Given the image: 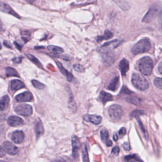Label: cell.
<instances>
[{"mask_svg":"<svg viewBox=\"0 0 162 162\" xmlns=\"http://www.w3.org/2000/svg\"><path fill=\"white\" fill-rule=\"evenodd\" d=\"M113 34L109 30H106L104 32V34L103 36H99L97 38L96 40L98 42H101L103 40L110 39L113 37Z\"/></svg>","mask_w":162,"mask_h":162,"instance_id":"44dd1931","label":"cell"},{"mask_svg":"<svg viewBox=\"0 0 162 162\" xmlns=\"http://www.w3.org/2000/svg\"><path fill=\"white\" fill-rule=\"evenodd\" d=\"M14 44H15L16 47L18 50H21L22 48V45H20V44H18L16 41H14Z\"/></svg>","mask_w":162,"mask_h":162,"instance_id":"ab89813d","label":"cell"},{"mask_svg":"<svg viewBox=\"0 0 162 162\" xmlns=\"http://www.w3.org/2000/svg\"><path fill=\"white\" fill-rule=\"evenodd\" d=\"M22 39L24 40L25 42H28L29 40V38H26V37H22Z\"/></svg>","mask_w":162,"mask_h":162,"instance_id":"ee69618b","label":"cell"},{"mask_svg":"<svg viewBox=\"0 0 162 162\" xmlns=\"http://www.w3.org/2000/svg\"><path fill=\"white\" fill-rule=\"evenodd\" d=\"M25 87L24 83L22 81L18 79H14L11 81V88L13 90H17Z\"/></svg>","mask_w":162,"mask_h":162,"instance_id":"ffe728a7","label":"cell"},{"mask_svg":"<svg viewBox=\"0 0 162 162\" xmlns=\"http://www.w3.org/2000/svg\"><path fill=\"white\" fill-rule=\"evenodd\" d=\"M127 100L128 101L132 103L133 104L135 105H140L141 103L142 100L140 99L138 97L136 96H131V97H128L127 98Z\"/></svg>","mask_w":162,"mask_h":162,"instance_id":"d4e9b609","label":"cell"},{"mask_svg":"<svg viewBox=\"0 0 162 162\" xmlns=\"http://www.w3.org/2000/svg\"><path fill=\"white\" fill-rule=\"evenodd\" d=\"M47 49L49 51L56 54L62 53L64 52V49H63L56 46H53V45H49L47 47Z\"/></svg>","mask_w":162,"mask_h":162,"instance_id":"7402d4cb","label":"cell"},{"mask_svg":"<svg viewBox=\"0 0 162 162\" xmlns=\"http://www.w3.org/2000/svg\"><path fill=\"white\" fill-rule=\"evenodd\" d=\"M123 147H124V149L127 151H128L131 149V147H130V145H129V143L128 142H125L124 144L123 145Z\"/></svg>","mask_w":162,"mask_h":162,"instance_id":"d590c367","label":"cell"},{"mask_svg":"<svg viewBox=\"0 0 162 162\" xmlns=\"http://www.w3.org/2000/svg\"><path fill=\"white\" fill-rule=\"evenodd\" d=\"M119 86V78L118 76L113 78L108 86V88L112 91H115Z\"/></svg>","mask_w":162,"mask_h":162,"instance_id":"e0dca14e","label":"cell"},{"mask_svg":"<svg viewBox=\"0 0 162 162\" xmlns=\"http://www.w3.org/2000/svg\"><path fill=\"white\" fill-rule=\"evenodd\" d=\"M74 70L76 71L80 72H83L84 71V68L83 66L79 64H75L73 66Z\"/></svg>","mask_w":162,"mask_h":162,"instance_id":"f546056e","label":"cell"},{"mask_svg":"<svg viewBox=\"0 0 162 162\" xmlns=\"http://www.w3.org/2000/svg\"><path fill=\"white\" fill-rule=\"evenodd\" d=\"M12 61L15 63H20L22 61V58L21 57H18L14 58V59H12Z\"/></svg>","mask_w":162,"mask_h":162,"instance_id":"74e56055","label":"cell"},{"mask_svg":"<svg viewBox=\"0 0 162 162\" xmlns=\"http://www.w3.org/2000/svg\"><path fill=\"white\" fill-rule=\"evenodd\" d=\"M151 48L150 40L145 38L140 40L134 46L132 49V53L135 55L147 53Z\"/></svg>","mask_w":162,"mask_h":162,"instance_id":"7a4b0ae2","label":"cell"},{"mask_svg":"<svg viewBox=\"0 0 162 162\" xmlns=\"http://www.w3.org/2000/svg\"><path fill=\"white\" fill-rule=\"evenodd\" d=\"M125 159L127 160V161H130V160L132 159H135L136 161H140V159L137 157L136 155H132V156H126L125 157Z\"/></svg>","mask_w":162,"mask_h":162,"instance_id":"1f68e13d","label":"cell"},{"mask_svg":"<svg viewBox=\"0 0 162 162\" xmlns=\"http://www.w3.org/2000/svg\"><path fill=\"white\" fill-rule=\"evenodd\" d=\"M6 75L7 77H18V74L16 70L11 67L6 68Z\"/></svg>","mask_w":162,"mask_h":162,"instance_id":"603a6c76","label":"cell"},{"mask_svg":"<svg viewBox=\"0 0 162 162\" xmlns=\"http://www.w3.org/2000/svg\"><path fill=\"white\" fill-rule=\"evenodd\" d=\"M3 147L5 152L9 155L14 156L16 155L18 152L17 147L10 142H4Z\"/></svg>","mask_w":162,"mask_h":162,"instance_id":"9c48e42d","label":"cell"},{"mask_svg":"<svg viewBox=\"0 0 162 162\" xmlns=\"http://www.w3.org/2000/svg\"><path fill=\"white\" fill-rule=\"evenodd\" d=\"M100 134H101V137L102 141L103 142H106L109 137V132H108V131L106 129H103L100 132Z\"/></svg>","mask_w":162,"mask_h":162,"instance_id":"484cf974","label":"cell"},{"mask_svg":"<svg viewBox=\"0 0 162 162\" xmlns=\"http://www.w3.org/2000/svg\"><path fill=\"white\" fill-rule=\"evenodd\" d=\"M33 100V95L30 92H25L16 96V100L18 102L30 101Z\"/></svg>","mask_w":162,"mask_h":162,"instance_id":"7c38bea8","label":"cell"},{"mask_svg":"<svg viewBox=\"0 0 162 162\" xmlns=\"http://www.w3.org/2000/svg\"><path fill=\"white\" fill-rule=\"evenodd\" d=\"M82 154L83 159V162H89L88 154L87 152V149L85 146H83L82 149Z\"/></svg>","mask_w":162,"mask_h":162,"instance_id":"83f0119b","label":"cell"},{"mask_svg":"<svg viewBox=\"0 0 162 162\" xmlns=\"http://www.w3.org/2000/svg\"><path fill=\"white\" fill-rule=\"evenodd\" d=\"M10 99L8 96L5 95L0 99V110L3 111L7 109L9 104Z\"/></svg>","mask_w":162,"mask_h":162,"instance_id":"d6986e66","label":"cell"},{"mask_svg":"<svg viewBox=\"0 0 162 162\" xmlns=\"http://www.w3.org/2000/svg\"><path fill=\"white\" fill-rule=\"evenodd\" d=\"M24 139V134L22 131H15L12 134L11 139L16 144H20Z\"/></svg>","mask_w":162,"mask_h":162,"instance_id":"4fadbf2b","label":"cell"},{"mask_svg":"<svg viewBox=\"0 0 162 162\" xmlns=\"http://www.w3.org/2000/svg\"><path fill=\"white\" fill-rule=\"evenodd\" d=\"M35 0H27V1L29 2L30 3H32Z\"/></svg>","mask_w":162,"mask_h":162,"instance_id":"bcb514c9","label":"cell"},{"mask_svg":"<svg viewBox=\"0 0 162 162\" xmlns=\"http://www.w3.org/2000/svg\"><path fill=\"white\" fill-rule=\"evenodd\" d=\"M0 11L4 12V13H6V14H9L19 19H21L20 15H18L10 7L8 4H6V3L0 2Z\"/></svg>","mask_w":162,"mask_h":162,"instance_id":"ba28073f","label":"cell"},{"mask_svg":"<svg viewBox=\"0 0 162 162\" xmlns=\"http://www.w3.org/2000/svg\"><path fill=\"white\" fill-rule=\"evenodd\" d=\"M108 114L111 119L117 121L121 118L123 115V110L119 105L114 104L109 108Z\"/></svg>","mask_w":162,"mask_h":162,"instance_id":"5b68a950","label":"cell"},{"mask_svg":"<svg viewBox=\"0 0 162 162\" xmlns=\"http://www.w3.org/2000/svg\"><path fill=\"white\" fill-rule=\"evenodd\" d=\"M56 64H57V66H58L60 71L61 72L62 74H63L64 76L67 77L68 81H72L73 78V76L72 74L70 72H68L67 70H66L60 62H56Z\"/></svg>","mask_w":162,"mask_h":162,"instance_id":"5bb4252c","label":"cell"},{"mask_svg":"<svg viewBox=\"0 0 162 162\" xmlns=\"http://www.w3.org/2000/svg\"><path fill=\"white\" fill-rule=\"evenodd\" d=\"M15 110L18 115L25 117L30 116L33 112L31 106L27 104L18 105L16 107Z\"/></svg>","mask_w":162,"mask_h":162,"instance_id":"8992f818","label":"cell"},{"mask_svg":"<svg viewBox=\"0 0 162 162\" xmlns=\"http://www.w3.org/2000/svg\"><path fill=\"white\" fill-rule=\"evenodd\" d=\"M26 56H27V58L29 60H30L32 62L34 63L37 66H38L39 68H41V67H42V65L41 64L40 62L38 61V59H37L34 56L30 54H27Z\"/></svg>","mask_w":162,"mask_h":162,"instance_id":"cb8c5ba5","label":"cell"},{"mask_svg":"<svg viewBox=\"0 0 162 162\" xmlns=\"http://www.w3.org/2000/svg\"><path fill=\"white\" fill-rule=\"evenodd\" d=\"M119 68L122 76H125L129 69V62L126 59H124L120 61Z\"/></svg>","mask_w":162,"mask_h":162,"instance_id":"9a60e30c","label":"cell"},{"mask_svg":"<svg viewBox=\"0 0 162 162\" xmlns=\"http://www.w3.org/2000/svg\"><path fill=\"white\" fill-rule=\"evenodd\" d=\"M7 123L9 125L13 127H17L22 126L24 121L21 117L17 116H11L8 118Z\"/></svg>","mask_w":162,"mask_h":162,"instance_id":"8fae6325","label":"cell"},{"mask_svg":"<svg viewBox=\"0 0 162 162\" xmlns=\"http://www.w3.org/2000/svg\"><path fill=\"white\" fill-rule=\"evenodd\" d=\"M121 93L127 94H130L132 92H130L129 89H128L126 87H123L121 89Z\"/></svg>","mask_w":162,"mask_h":162,"instance_id":"836d02e7","label":"cell"},{"mask_svg":"<svg viewBox=\"0 0 162 162\" xmlns=\"http://www.w3.org/2000/svg\"><path fill=\"white\" fill-rule=\"evenodd\" d=\"M153 68V62L150 57H145L140 60L138 68L142 74L146 76H149L152 73Z\"/></svg>","mask_w":162,"mask_h":162,"instance_id":"6da1fadb","label":"cell"},{"mask_svg":"<svg viewBox=\"0 0 162 162\" xmlns=\"http://www.w3.org/2000/svg\"><path fill=\"white\" fill-rule=\"evenodd\" d=\"M132 80L135 87L139 90H145L148 87V82L147 79L140 74H133Z\"/></svg>","mask_w":162,"mask_h":162,"instance_id":"3957f363","label":"cell"},{"mask_svg":"<svg viewBox=\"0 0 162 162\" xmlns=\"http://www.w3.org/2000/svg\"><path fill=\"white\" fill-rule=\"evenodd\" d=\"M112 145V143L111 141L109 140L108 141L106 142V145H107L108 147H111Z\"/></svg>","mask_w":162,"mask_h":162,"instance_id":"b9f144b4","label":"cell"},{"mask_svg":"<svg viewBox=\"0 0 162 162\" xmlns=\"http://www.w3.org/2000/svg\"><path fill=\"white\" fill-rule=\"evenodd\" d=\"M5 152L4 149L0 146V157H3L5 156Z\"/></svg>","mask_w":162,"mask_h":162,"instance_id":"f35d334b","label":"cell"},{"mask_svg":"<svg viewBox=\"0 0 162 162\" xmlns=\"http://www.w3.org/2000/svg\"><path fill=\"white\" fill-rule=\"evenodd\" d=\"M3 45L5 46L6 47L8 48L9 49H12V46L11 44H10V42L9 41H7V40H4L3 42Z\"/></svg>","mask_w":162,"mask_h":162,"instance_id":"8d00e7d4","label":"cell"},{"mask_svg":"<svg viewBox=\"0 0 162 162\" xmlns=\"http://www.w3.org/2000/svg\"><path fill=\"white\" fill-rule=\"evenodd\" d=\"M83 119L86 122H90L95 125H99L102 123V117L97 115L86 114L83 117Z\"/></svg>","mask_w":162,"mask_h":162,"instance_id":"30bf717a","label":"cell"},{"mask_svg":"<svg viewBox=\"0 0 162 162\" xmlns=\"http://www.w3.org/2000/svg\"><path fill=\"white\" fill-rule=\"evenodd\" d=\"M119 153V148L118 146H115L112 148L111 151V154L118 156Z\"/></svg>","mask_w":162,"mask_h":162,"instance_id":"d6a6232c","label":"cell"},{"mask_svg":"<svg viewBox=\"0 0 162 162\" xmlns=\"http://www.w3.org/2000/svg\"><path fill=\"white\" fill-rule=\"evenodd\" d=\"M158 70H159L160 73L162 74V61L159 64V66H158Z\"/></svg>","mask_w":162,"mask_h":162,"instance_id":"60d3db41","label":"cell"},{"mask_svg":"<svg viewBox=\"0 0 162 162\" xmlns=\"http://www.w3.org/2000/svg\"><path fill=\"white\" fill-rule=\"evenodd\" d=\"M2 49V44L0 42V50H1Z\"/></svg>","mask_w":162,"mask_h":162,"instance_id":"7dc6e473","label":"cell"},{"mask_svg":"<svg viewBox=\"0 0 162 162\" xmlns=\"http://www.w3.org/2000/svg\"><path fill=\"white\" fill-rule=\"evenodd\" d=\"M69 107L74 112L76 111L77 110V106H76V103L74 100V99L71 95H70V97H69Z\"/></svg>","mask_w":162,"mask_h":162,"instance_id":"4316f807","label":"cell"},{"mask_svg":"<svg viewBox=\"0 0 162 162\" xmlns=\"http://www.w3.org/2000/svg\"><path fill=\"white\" fill-rule=\"evenodd\" d=\"M119 135L121 137H123L124 135H125L126 134V131L125 128H124V127H122V128H120V130L119 131Z\"/></svg>","mask_w":162,"mask_h":162,"instance_id":"e575fe53","label":"cell"},{"mask_svg":"<svg viewBox=\"0 0 162 162\" xmlns=\"http://www.w3.org/2000/svg\"><path fill=\"white\" fill-rule=\"evenodd\" d=\"M154 84L158 88L162 89V78H156L154 80Z\"/></svg>","mask_w":162,"mask_h":162,"instance_id":"4dcf8cb0","label":"cell"},{"mask_svg":"<svg viewBox=\"0 0 162 162\" xmlns=\"http://www.w3.org/2000/svg\"><path fill=\"white\" fill-rule=\"evenodd\" d=\"M32 83L34 87L39 89H43L45 87V85L43 83L39 82L38 80H32Z\"/></svg>","mask_w":162,"mask_h":162,"instance_id":"f1b7e54d","label":"cell"},{"mask_svg":"<svg viewBox=\"0 0 162 162\" xmlns=\"http://www.w3.org/2000/svg\"><path fill=\"white\" fill-rule=\"evenodd\" d=\"M35 128L37 138V139H38L40 136H41L44 133V131L43 124L39 118H38V120L36 121V123H35Z\"/></svg>","mask_w":162,"mask_h":162,"instance_id":"2e32d148","label":"cell"},{"mask_svg":"<svg viewBox=\"0 0 162 162\" xmlns=\"http://www.w3.org/2000/svg\"><path fill=\"white\" fill-rule=\"evenodd\" d=\"M2 28H3V24H2L1 20H0V31L2 30Z\"/></svg>","mask_w":162,"mask_h":162,"instance_id":"f6af8a7d","label":"cell"},{"mask_svg":"<svg viewBox=\"0 0 162 162\" xmlns=\"http://www.w3.org/2000/svg\"><path fill=\"white\" fill-rule=\"evenodd\" d=\"M100 101L105 104L107 102L113 100V96L110 93L106 92H102L100 93L99 96Z\"/></svg>","mask_w":162,"mask_h":162,"instance_id":"ac0fdd59","label":"cell"},{"mask_svg":"<svg viewBox=\"0 0 162 162\" xmlns=\"http://www.w3.org/2000/svg\"><path fill=\"white\" fill-rule=\"evenodd\" d=\"M162 15V7L160 5H155L147 12V15L143 19V22L149 23L155 18Z\"/></svg>","mask_w":162,"mask_h":162,"instance_id":"277c9868","label":"cell"},{"mask_svg":"<svg viewBox=\"0 0 162 162\" xmlns=\"http://www.w3.org/2000/svg\"><path fill=\"white\" fill-rule=\"evenodd\" d=\"M118 135H117V134L114 133V135H113V139H114V141H117V140H118Z\"/></svg>","mask_w":162,"mask_h":162,"instance_id":"7bdbcfd3","label":"cell"},{"mask_svg":"<svg viewBox=\"0 0 162 162\" xmlns=\"http://www.w3.org/2000/svg\"><path fill=\"white\" fill-rule=\"evenodd\" d=\"M72 152L73 157L77 159L79 157V151L81 144L79 138L75 135H73L72 138Z\"/></svg>","mask_w":162,"mask_h":162,"instance_id":"52a82bcc","label":"cell"}]
</instances>
